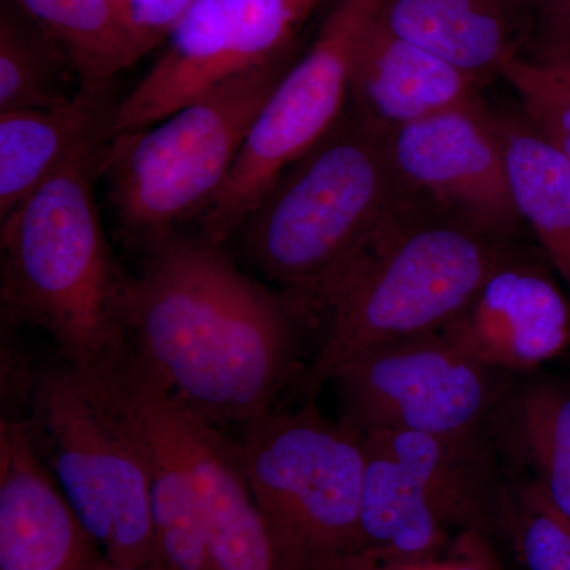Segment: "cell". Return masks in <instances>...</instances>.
<instances>
[{
    "label": "cell",
    "instance_id": "cell-1",
    "mask_svg": "<svg viewBox=\"0 0 570 570\" xmlns=\"http://www.w3.org/2000/svg\"><path fill=\"white\" fill-rule=\"evenodd\" d=\"M142 253L124 299L135 376L224 431L275 409L295 370L291 303L202 235L176 232Z\"/></svg>",
    "mask_w": 570,
    "mask_h": 570
},
{
    "label": "cell",
    "instance_id": "cell-2",
    "mask_svg": "<svg viewBox=\"0 0 570 570\" xmlns=\"http://www.w3.org/2000/svg\"><path fill=\"white\" fill-rule=\"evenodd\" d=\"M107 138L80 146L0 228L3 318L39 326L78 370H112L126 356L129 277L112 257L94 198Z\"/></svg>",
    "mask_w": 570,
    "mask_h": 570
},
{
    "label": "cell",
    "instance_id": "cell-3",
    "mask_svg": "<svg viewBox=\"0 0 570 570\" xmlns=\"http://www.w3.org/2000/svg\"><path fill=\"white\" fill-rule=\"evenodd\" d=\"M508 242L414 193L307 307L325 325L306 392L373 348L441 332L512 255Z\"/></svg>",
    "mask_w": 570,
    "mask_h": 570
},
{
    "label": "cell",
    "instance_id": "cell-4",
    "mask_svg": "<svg viewBox=\"0 0 570 570\" xmlns=\"http://www.w3.org/2000/svg\"><path fill=\"white\" fill-rule=\"evenodd\" d=\"M414 193L379 132L351 107L258 202L236 234L247 261L306 313Z\"/></svg>",
    "mask_w": 570,
    "mask_h": 570
},
{
    "label": "cell",
    "instance_id": "cell-5",
    "mask_svg": "<svg viewBox=\"0 0 570 570\" xmlns=\"http://www.w3.org/2000/svg\"><path fill=\"white\" fill-rule=\"evenodd\" d=\"M26 395L33 444L86 530L111 561L151 568V456L124 360L104 371L61 362Z\"/></svg>",
    "mask_w": 570,
    "mask_h": 570
},
{
    "label": "cell",
    "instance_id": "cell-6",
    "mask_svg": "<svg viewBox=\"0 0 570 570\" xmlns=\"http://www.w3.org/2000/svg\"><path fill=\"white\" fill-rule=\"evenodd\" d=\"M288 67V58L258 67L163 121L105 140L99 176L127 242L145 249L200 219Z\"/></svg>",
    "mask_w": 570,
    "mask_h": 570
},
{
    "label": "cell",
    "instance_id": "cell-7",
    "mask_svg": "<svg viewBox=\"0 0 570 570\" xmlns=\"http://www.w3.org/2000/svg\"><path fill=\"white\" fill-rule=\"evenodd\" d=\"M235 441L287 570H326L362 549V433L305 404L272 409Z\"/></svg>",
    "mask_w": 570,
    "mask_h": 570
},
{
    "label": "cell",
    "instance_id": "cell-8",
    "mask_svg": "<svg viewBox=\"0 0 570 570\" xmlns=\"http://www.w3.org/2000/svg\"><path fill=\"white\" fill-rule=\"evenodd\" d=\"M377 0H340L306 55L285 70L258 111L216 200L197 220L224 245L279 176L336 126L348 105L352 70Z\"/></svg>",
    "mask_w": 570,
    "mask_h": 570
},
{
    "label": "cell",
    "instance_id": "cell-9",
    "mask_svg": "<svg viewBox=\"0 0 570 570\" xmlns=\"http://www.w3.org/2000/svg\"><path fill=\"white\" fill-rule=\"evenodd\" d=\"M322 0H195L112 111L110 137L163 121L239 75L288 58Z\"/></svg>",
    "mask_w": 570,
    "mask_h": 570
},
{
    "label": "cell",
    "instance_id": "cell-10",
    "mask_svg": "<svg viewBox=\"0 0 570 570\" xmlns=\"http://www.w3.org/2000/svg\"><path fill=\"white\" fill-rule=\"evenodd\" d=\"M509 374L479 363L441 332L373 348L337 371L341 420L358 433H479L508 392Z\"/></svg>",
    "mask_w": 570,
    "mask_h": 570
},
{
    "label": "cell",
    "instance_id": "cell-11",
    "mask_svg": "<svg viewBox=\"0 0 570 570\" xmlns=\"http://www.w3.org/2000/svg\"><path fill=\"white\" fill-rule=\"evenodd\" d=\"M387 142L412 193L491 235L519 232L497 118L479 99L395 130Z\"/></svg>",
    "mask_w": 570,
    "mask_h": 570
},
{
    "label": "cell",
    "instance_id": "cell-12",
    "mask_svg": "<svg viewBox=\"0 0 570 570\" xmlns=\"http://www.w3.org/2000/svg\"><path fill=\"white\" fill-rule=\"evenodd\" d=\"M441 335L482 365L531 373L570 347V299L546 269L512 254Z\"/></svg>",
    "mask_w": 570,
    "mask_h": 570
},
{
    "label": "cell",
    "instance_id": "cell-13",
    "mask_svg": "<svg viewBox=\"0 0 570 570\" xmlns=\"http://www.w3.org/2000/svg\"><path fill=\"white\" fill-rule=\"evenodd\" d=\"M102 551L45 466L28 420H3L0 570H88Z\"/></svg>",
    "mask_w": 570,
    "mask_h": 570
},
{
    "label": "cell",
    "instance_id": "cell-14",
    "mask_svg": "<svg viewBox=\"0 0 570 570\" xmlns=\"http://www.w3.org/2000/svg\"><path fill=\"white\" fill-rule=\"evenodd\" d=\"M146 387L159 400L189 461L214 570H287L247 482L235 439Z\"/></svg>",
    "mask_w": 570,
    "mask_h": 570
},
{
    "label": "cell",
    "instance_id": "cell-15",
    "mask_svg": "<svg viewBox=\"0 0 570 570\" xmlns=\"http://www.w3.org/2000/svg\"><path fill=\"white\" fill-rule=\"evenodd\" d=\"M480 88L466 71L390 32L374 14L356 51L348 107L390 135L479 99Z\"/></svg>",
    "mask_w": 570,
    "mask_h": 570
},
{
    "label": "cell",
    "instance_id": "cell-16",
    "mask_svg": "<svg viewBox=\"0 0 570 570\" xmlns=\"http://www.w3.org/2000/svg\"><path fill=\"white\" fill-rule=\"evenodd\" d=\"M376 20L483 86L520 56L531 9L530 0H377Z\"/></svg>",
    "mask_w": 570,
    "mask_h": 570
},
{
    "label": "cell",
    "instance_id": "cell-17",
    "mask_svg": "<svg viewBox=\"0 0 570 570\" xmlns=\"http://www.w3.org/2000/svg\"><path fill=\"white\" fill-rule=\"evenodd\" d=\"M362 436L425 485L453 531L487 534L498 523L504 491L499 489L494 456L482 431L464 436L371 431Z\"/></svg>",
    "mask_w": 570,
    "mask_h": 570
},
{
    "label": "cell",
    "instance_id": "cell-18",
    "mask_svg": "<svg viewBox=\"0 0 570 570\" xmlns=\"http://www.w3.org/2000/svg\"><path fill=\"white\" fill-rule=\"evenodd\" d=\"M108 88L78 89L47 110L0 112V219L9 216L85 142L110 137Z\"/></svg>",
    "mask_w": 570,
    "mask_h": 570
},
{
    "label": "cell",
    "instance_id": "cell-19",
    "mask_svg": "<svg viewBox=\"0 0 570 570\" xmlns=\"http://www.w3.org/2000/svg\"><path fill=\"white\" fill-rule=\"evenodd\" d=\"M140 411L151 456V512L157 570H214L200 498L156 395L124 366Z\"/></svg>",
    "mask_w": 570,
    "mask_h": 570
},
{
    "label": "cell",
    "instance_id": "cell-20",
    "mask_svg": "<svg viewBox=\"0 0 570 570\" xmlns=\"http://www.w3.org/2000/svg\"><path fill=\"white\" fill-rule=\"evenodd\" d=\"M365 441L360 534L362 549L400 560L444 553L456 539L425 485L403 464ZM360 549V550H362Z\"/></svg>",
    "mask_w": 570,
    "mask_h": 570
},
{
    "label": "cell",
    "instance_id": "cell-21",
    "mask_svg": "<svg viewBox=\"0 0 570 570\" xmlns=\"http://www.w3.org/2000/svg\"><path fill=\"white\" fill-rule=\"evenodd\" d=\"M513 205L570 288V156L530 119L497 118Z\"/></svg>",
    "mask_w": 570,
    "mask_h": 570
},
{
    "label": "cell",
    "instance_id": "cell-22",
    "mask_svg": "<svg viewBox=\"0 0 570 570\" xmlns=\"http://www.w3.org/2000/svg\"><path fill=\"white\" fill-rule=\"evenodd\" d=\"M69 59L82 88H108L138 61L118 0H11Z\"/></svg>",
    "mask_w": 570,
    "mask_h": 570
},
{
    "label": "cell",
    "instance_id": "cell-23",
    "mask_svg": "<svg viewBox=\"0 0 570 570\" xmlns=\"http://www.w3.org/2000/svg\"><path fill=\"white\" fill-rule=\"evenodd\" d=\"M510 412V441L531 468L528 482L570 521V381L528 385Z\"/></svg>",
    "mask_w": 570,
    "mask_h": 570
},
{
    "label": "cell",
    "instance_id": "cell-24",
    "mask_svg": "<svg viewBox=\"0 0 570 570\" xmlns=\"http://www.w3.org/2000/svg\"><path fill=\"white\" fill-rule=\"evenodd\" d=\"M69 59L13 2L0 13V112L47 110L73 99ZM80 85V82H78Z\"/></svg>",
    "mask_w": 570,
    "mask_h": 570
},
{
    "label": "cell",
    "instance_id": "cell-25",
    "mask_svg": "<svg viewBox=\"0 0 570 570\" xmlns=\"http://www.w3.org/2000/svg\"><path fill=\"white\" fill-rule=\"evenodd\" d=\"M498 523L512 535L528 570H570V521L530 482L504 491Z\"/></svg>",
    "mask_w": 570,
    "mask_h": 570
},
{
    "label": "cell",
    "instance_id": "cell-26",
    "mask_svg": "<svg viewBox=\"0 0 570 570\" xmlns=\"http://www.w3.org/2000/svg\"><path fill=\"white\" fill-rule=\"evenodd\" d=\"M499 77L515 89L527 118L542 132L570 140V70L517 56Z\"/></svg>",
    "mask_w": 570,
    "mask_h": 570
},
{
    "label": "cell",
    "instance_id": "cell-27",
    "mask_svg": "<svg viewBox=\"0 0 570 570\" xmlns=\"http://www.w3.org/2000/svg\"><path fill=\"white\" fill-rule=\"evenodd\" d=\"M326 570H501L487 534L464 532L448 551L433 558L400 560L373 550H356Z\"/></svg>",
    "mask_w": 570,
    "mask_h": 570
},
{
    "label": "cell",
    "instance_id": "cell-28",
    "mask_svg": "<svg viewBox=\"0 0 570 570\" xmlns=\"http://www.w3.org/2000/svg\"><path fill=\"white\" fill-rule=\"evenodd\" d=\"M124 26L132 41L135 56L141 59L163 47L168 32L195 0H118Z\"/></svg>",
    "mask_w": 570,
    "mask_h": 570
},
{
    "label": "cell",
    "instance_id": "cell-29",
    "mask_svg": "<svg viewBox=\"0 0 570 570\" xmlns=\"http://www.w3.org/2000/svg\"><path fill=\"white\" fill-rule=\"evenodd\" d=\"M539 31L542 47L534 59L570 52V0H539Z\"/></svg>",
    "mask_w": 570,
    "mask_h": 570
},
{
    "label": "cell",
    "instance_id": "cell-30",
    "mask_svg": "<svg viewBox=\"0 0 570 570\" xmlns=\"http://www.w3.org/2000/svg\"><path fill=\"white\" fill-rule=\"evenodd\" d=\"M88 570H157L151 568H135V566L118 564V562L111 561L107 554L100 553L99 557L94 560L92 564L89 566Z\"/></svg>",
    "mask_w": 570,
    "mask_h": 570
},
{
    "label": "cell",
    "instance_id": "cell-31",
    "mask_svg": "<svg viewBox=\"0 0 570 570\" xmlns=\"http://www.w3.org/2000/svg\"><path fill=\"white\" fill-rule=\"evenodd\" d=\"M534 61L550 63V66L560 67V69L570 70V52L569 55L550 56V58L534 59Z\"/></svg>",
    "mask_w": 570,
    "mask_h": 570
},
{
    "label": "cell",
    "instance_id": "cell-32",
    "mask_svg": "<svg viewBox=\"0 0 570 570\" xmlns=\"http://www.w3.org/2000/svg\"><path fill=\"white\" fill-rule=\"evenodd\" d=\"M551 137V135H549ZM554 141L558 142V145L561 146L562 149H564L566 153L570 156V140H566V138H558V137H551Z\"/></svg>",
    "mask_w": 570,
    "mask_h": 570
}]
</instances>
